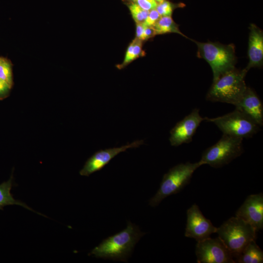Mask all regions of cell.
<instances>
[{"mask_svg":"<svg viewBox=\"0 0 263 263\" xmlns=\"http://www.w3.org/2000/svg\"><path fill=\"white\" fill-rule=\"evenodd\" d=\"M144 234L138 226L128 222L126 228L103 240L91 251L89 255L127 262L136 244Z\"/></svg>","mask_w":263,"mask_h":263,"instance_id":"obj_1","label":"cell"},{"mask_svg":"<svg viewBox=\"0 0 263 263\" xmlns=\"http://www.w3.org/2000/svg\"><path fill=\"white\" fill-rule=\"evenodd\" d=\"M247 71L235 68L220 75L213 81L206 96L211 102L226 103L235 105L247 86L244 77Z\"/></svg>","mask_w":263,"mask_h":263,"instance_id":"obj_2","label":"cell"},{"mask_svg":"<svg viewBox=\"0 0 263 263\" xmlns=\"http://www.w3.org/2000/svg\"><path fill=\"white\" fill-rule=\"evenodd\" d=\"M257 232L249 224L235 216L230 218L218 227L216 233L235 260L251 241L256 240Z\"/></svg>","mask_w":263,"mask_h":263,"instance_id":"obj_3","label":"cell"},{"mask_svg":"<svg viewBox=\"0 0 263 263\" xmlns=\"http://www.w3.org/2000/svg\"><path fill=\"white\" fill-rule=\"evenodd\" d=\"M198 47L197 56L206 60L211 68L213 81L220 75L235 68V46L219 42H201L192 40Z\"/></svg>","mask_w":263,"mask_h":263,"instance_id":"obj_4","label":"cell"},{"mask_svg":"<svg viewBox=\"0 0 263 263\" xmlns=\"http://www.w3.org/2000/svg\"><path fill=\"white\" fill-rule=\"evenodd\" d=\"M201 166L199 161L188 162L171 168L164 175L160 187L150 200L149 205L155 207L165 198L180 192L189 183L194 171Z\"/></svg>","mask_w":263,"mask_h":263,"instance_id":"obj_5","label":"cell"},{"mask_svg":"<svg viewBox=\"0 0 263 263\" xmlns=\"http://www.w3.org/2000/svg\"><path fill=\"white\" fill-rule=\"evenodd\" d=\"M243 140L223 134L217 142L204 151L199 162L214 168L222 167L243 153Z\"/></svg>","mask_w":263,"mask_h":263,"instance_id":"obj_6","label":"cell"},{"mask_svg":"<svg viewBox=\"0 0 263 263\" xmlns=\"http://www.w3.org/2000/svg\"><path fill=\"white\" fill-rule=\"evenodd\" d=\"M205 120L213 123L223 134L243 139L252 137L260 127L246 114L236 108L222 116L205 117Z\"/></svg>","mask_w":263,"mask_h":263,"instance_id":"obj_7","label":"cell"},{"mask_svg":"<svg viewBox=\"0 0 263 263\" xmlns=\"http://www.w3.org/2000/svg\"><path fill=\"white\" fill-rule=\"evenodd\" d=\"M195 254L198 263H235L230 252L218 237L197 242Z\"/></svg>","mask_w":263,"mask_h":263,"instance_id":"obj_8","label":"cell"},{"mask_svg":"<svg viewBox=\"0 0 263 263\" xmlns=\"http://www.w3.org/2000/svg\"><path fill=\"white\" fill-rule=\"evenodd\" d=\"M217 227L206 218L196 204L192 205L187 211V224L185 236L197 242L210 237L216 233Z\"/></svg>","mask_w":263,"mask_h":263,"instance_id":"obj_9","label":"cell"},{"mask_svg":"<svg viewBox=\"0 0 263 263\" xmlns=\"http://www.w3.org/2000/svg\"><path fill=\"white\" fill-rule=\"evenodd\" d=\"M205 120L199 113V109L195 108L188 115L177 122L170 131V145L177 147L189 143L192 139L200 123Z\"/></svg>","mask_w":263,"mask_h":263,"instance_id":"obj_10","label":"cell"},{"mask_svg":"<svg viewBox=\"0 0 263 263\" xmlns=\"http://www.w3.org/2000/svg\"><path fill=\"white\" fill-rule=\"evenodd\" d=\"M143 143V140H138L120 147L98 150L86 161L83 168L80 170L79 174L82 176H89L94 172L101 169L119 153L129 149L138 148Z\"/></svg>","mask_w":263,"mask_h":263,"instance_id":"obj_11","label":"cell"},{"mask_svg":"<svg viewBox=\"0 0 263 263\" xmlns=\"http://www.w3.org/2000/svg\"><path fill=\"white\" fill-rule=\"evenodd\" d=\"M235 216L249 224L257 231L263 229V193L248 195L236 211Z\"/></svg>","mask_w":263,"mask_h":263,"instance_id":"obj_12","label":"cell"},{"mask_svg":"<svg viewBox=\"0 0 263 263\" xmlns=\"http://www.w3.org/2000/svg\"><path fill=\"white\" fill-rule=\"evenodd\" d=\"M235 106L236 109L246 114L260 127L263 125V103L256 93L250 87H246Z\"/></svg>","mask_w":263,"mask_h":263,"instance_id":"obj_13","label":"cell"},{"mask_svg":"<svg viewBox=\"0 0 263 263\" xmlns=\"http://www.w3.org/2000/svg\"><path fill=\"white\" fill-rule=\"evenodd\" d=\"M248 56L249 62L244 68L247 72L253 67H261L263 63V32L254 24L249 27Z\"/></svg>","mask_w":263,"mask_h":263,"instance_id":"obj_14","label":"cell"},{"mask_svg":"<svg viewBox=\"0 0 263 263\" xmlns=\"http://www.w3.org/2000/svg\"><path fill=\"white\" fill-rule=\"evenodd\" d=\"M235 263H262L263 251L256 244L255 240L251 241L235 258Z\"/></svg>","mask_w":263,"mask_h":263,"instance_id":"obj_15","label":"cell"},{"mask_svg":"<svg viewBox=\"0 0 263 263\" xmlns=\"http://www.w3.org/2000/svg\"><path fill=\"white\" fill-rule=\"evenodd\" d=\"M13 186V178L12 174L7 181L4 182L0 184V210H2L3 207L6 206L17 205L43 215L33 210L25 203L19 200L15 199L13 195L11 193V190Z\"/></svg>","mask_w":263,"mask_h":263,"instance_id":"obj_16","label":"cell"},{"mask_svg":"<svg viewBox=\"0 0 263 263\" xmlns=\"http://www.w3.org/2000/svg\"><path fill=\"white\" fill-rule=\"evenodd\" d=\"M152 27L156 35L174 33L188 38L180 31L178 25L173 21L171 16L161 17Z\"/></svg>","mask_w":263,"mask_h":263,"instance_id":"obj_17","label":"cell"},{"mask_svg":"<svg viewBox=\"0 0 263 263\" xmlns=\"http://www.w3.org/2000/svg\"><path fill=\"white\" fill-rule=\"evenodd\" d=\"M12 66L10 60L1 58L0 63V78L6 82L11 87L13 85Z\"/></svg>","mask_w":263,"mask_h":263,"instance_id":"obj_18","label":"cell"},{"mask_svg":"<svg viewBox=\"0 0 263 263\" xmlns=\"http://www.w3.org/2000/svg\"><path fill=\"white\" fill-rule=\"evenodd\" d=\"M127 4L135 23H143L150 11L143 9L136 2H130Z\"/></svg>","mask_w":263,"mask_h":263,"instance_id":"obj_19","label":"cell"},{"mask_svg":"<svg viewBox=\"0 0 263 263\" xmlns=\"http://www.w3.org/2000/svg\"><path fill=\"white\" fill-rule=\"evenodd\" d=\"M184 5L183 3L174 4L168 0H164L158 3L155 9L161 17L171 16L175 8L183 7Z\"/></svg>","mask_w":263,"mask_h":263,"instance_id":"obj_20","label":"cell"},{"mask_svg":"<svg viewBox=\"0 0 263 263\" xmlns=\"http://www.w3.org/2000/svg\"><path fill=\"white\" fill-rule=\"evenodd\" d=\"M160 18L161 16L156 9L151 10L143 24L146 26H152Z\"/></svg>","mask_w":263,"mask_h":263,"instance_id":"obj_21","label":"cell"},{"mask_svg":"<svg viewBox=\"0 0 263 263\" xmlns=\"http://www.w3.org/2000/svg\"><path fill=\"white\" fill-rule=\"evenodd\" d=\"M136 3L141 8L147 11L155 9L158 4L155 0H137Z\"/></svg>","mask_w":263,"mask_h":263,"instance_id":"obj_22","label":"cell"},{"mask_svg":"<svg viewBox=\"0 0 263 263\" xmlns=\"http://www.w3.org/2000/svg\"><path fill=\"white\" fill-rule=\"evenodd\" d=\"M12 87L5 81L0 78V100L7 97Z\"/></svg>","mask_w":263,"mask_h":263,"instance_id":"obj_23","label":"cell"},{"mask_svg":"<svg viewBox=\"0 0 263 263\" xmlns=\"http://www.w3.org/2000/svg\"><path fill=\"white\" fill-rule=\"evenodd\" d=\"M136 38L142 41L145 40L144 30L145 26L143 23H136Z\"/></svg>","mask_w":263,"mask_h":263,"instance_id":"obj_24","label":"cell"},{"mask_svg":"<svg viewBox=\"0 0 263 263\" xmlns=\"http://www.w3.org/2000/svg\"><path fill=\"white\" fill-rule=\"evenodd\" d=\"M156 35V31L152 26H146L144 30L145 40H148Z\"/></svg>","mask_w":263,"mask_h":263,"instance_id":"obj_25","label":"cell"},{"mask_svg":"<svg viewBox=\"0 0 263 263\" xmlns=\"http://www.w3.org/2000/svg\"><path fill=\"white\" fill-rule=\"evenodd\" d=\"M123 1L128 3L130 2H136L137 0H123Z\"/></svg>","mask_w":263,"mask_h":263,"instance_id":"obj_26","label":"cell"},{"mask_svg":"<svg viewBox=\"0 0 263 263\" xmlns=\"http://www.w3.org/2000/svg\"><path fill=\"white\" fill-rule=\"evenodd\" d=\"M156 1V2L158 4V3H160L163 1H164V0H155Z\"/></svg>","mask_w":263,"mask_h":263,"instance_id":"obj_27","label":"cell"},{"mask_svg":"<svg viewBox=\"0 0 263 263\" xmlns=\"http://www.w3.org/2000/svg\"><path fill=\"white\" fill-rule=\"evenodd\" d=\"M1 58H2V57H0V63L1 60Z\"/></svg>","mask_w":263,"mask_h":263,"instance_id":"obj_28","label":"cell"}]
</instances>
